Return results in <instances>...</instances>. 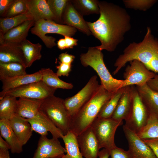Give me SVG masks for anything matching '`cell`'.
I'll return each instance as SVG.
<instances>
[{
  "label": "cell",
  "mask_w": 158,
  "mask_h": 158,
  "mask_svg": "<svg viewBox=\"0 0 158 158\" xmlns=\"http://www.w3.org/2000/svg\"><path fill=\"white\" fill-rule=\"evenodd\" d=\"M26 119L30 123L33 131L41 136H47L48 132L51 133L52 137L58 139L62 138L64 135L62 132L40 111L34 118Z\"/></svg>",
  "instance_id": "2e32d148"
},
{
  "label": "cell",
  "mask_w": 158,
  "mask_h": 158,
  "mask_svg": "<svg viewBox=\"0 0 158 158\" xmlns=\"http://www.w3.org/2000/svg\"><path fill=\"white\" fill-rule=\"evenodd\" d=\"M126 87V86L121 88L113 94L110 98L102 107L97 117L102 118H111Z\"/></svg>",
  "instance_id": "836d02e7"
},
{
  "label": "cell",
  "mask_w": 158,
  "mask_h": 158,
  "mask_svg": "<svg viewBox=\"0 0 158 158\" xmlns=\"http://www.w3.org/2000/svg\"><path fill=\"white\" fill-rule=\"evenodd\" d=\"M68 0H47L49 8L55 17L54 21L63 24L62 18L66 5Z\"/></svg>",
  "instance_id": "e575fe53"
},
{
  "label": "cell",
  "mask_w": 158,
  "mask_h": 158,
  "mask_svg": "<svg viewBox=\"0 0 158 158\" xmlns=\"http://www.w3.org/2000/svg\"><path fill=\"white\" fill-rule=\"evenodd\" d=\"M133 99V85L126 86L111 118L118 121H125L128 116Z\"/></svg>",
  "instance_id": "7402d4cb"
},
{
  "label": "cell",
  "mask_w": 158,
  "mask_h": 158,
  "mask_svg": "<svg viewBox=\"0 0 158 158\" xmlns=\"http://www.w3.org/2000/svg\"><path fill=\"white\" fill-rule=\"evenodd\" d=\"M33 20L29 13L10 18H0V36L3 35L7 31L22 24L25 22Z\"/></svg>",
  "instance_id": "f1b7e54d"
},
{
  "label": "cell",
  "mask_w": 158,
  "mask_h": 158,
  "mask_svg": "<svg viewBox=\"0 0 158 158\" xmlns=\"http://www.w3.org/2000/svg\"><path fill=\"white\" fill-rule=\"evenodd\" d=\"M17 102L16 97L8 95L0 99V119L9 120L16 114Z\"/></svg>",
  "instance_id": "1f68e13d"
},
{
  "label": "cell",
  "mask_w": 158,
  "mask_h": 158,
  "mask_svg": "<svg viewBox=\"0 0 158 158\" xmlns=\"http://www.w3.org/2000/svg\"><path fill=\"white\" fill-rule=\"evenodd\" d=\"M113 94L108 92L100 85L92 98L71 117L70 131L77 136L90 127L102 107Z\"/></svg>",
  "instance_id": "3957f363"
},
{
  "label": "cell",
  "mask_w": 158,
  "mask_h": 158,
  "mask_svg": "<svg viewBox=\"0 0 158 158\" xmlns=\"http://www.w3.org/2000/svg\"><path fill=\"white\" fill-rule=\"evenodd\" d=\"M43 100L20 97L18 100L16 114L29 119L36 116L40 111Z\"/></svg>",
  "instance_id": "603a6c76"
},
{
  "label": "cell",
  "mask_w": 158,
  "mask_h": 158,
  "mask_svg": "<svg viewBox=\"0 0 158 158\" xmlns=\"http://www.w3.org/2000/svg\"><path fill=\"white\" fill-rule=\"evenodd\" d=\"M135 87L149 113L158 116V91L151 89L147 83Z\"/></svg>",
  "instance_id": "cb8c5ba5"
},
{
  "label": "cell",
  "mask_w": 158,
  "mask_h": 158,
  "mask_svg": "<svg viewBox=\"0 0 158 158\" xmlns=\"http://www.w3.org/2000/svg\"><path fill=\"white\" fill-rule=\"evenodd\" d=\"M26 67L16 62H0V79L12 78L27 74Z\"/></svg>",
  "instance_id": "4dcf8cb0"
},
{
  "label": "cell",
  "mask_w": 158,
  "mask_h": 158,
  "mask_svg": "<svg viewBox=\"0 0 158 158\" xmlns=\"http://www.w3.org/2000/svg\"><path fill=\"white\" fill-rule=\"evenodd\" d=\"M110 156V151L103 148L99 151L98 157L99 158H109Z\"/></svg>",
  "instance_id": "bcb514c9"
},
{
  "label": "cell",
  "mask_w": 158,
  "mask_h": 158,
  "mask_svg": "<svg viewBox=\"0 0 158 158\" xmlns=\"http://www.w3.org/2000/svg\"><path fill=\"white\" fill-rule=\"evenodd\" d=\"M14 0H0V15L3 17Z\"/></svg>",
  "instance_id": "b9f144b4"
},
{
  "label": "cell",
  "mask_w": 158,
  "mask_h": 158,
  "mask_svg": "<svg viewBox=\"0 0 158 158\" xmlns=\"http://www.w3.org/2000/svg\"><path fill=\"white\" fill-rule=\"evenodd\" d=\"M149 113L143 103L136 87L133 85V99L129 114L125 125L136 133L146 124Z\"/></svg>",
  "instance_id": "9c48e42d"
},
{
  "label": "cell",
  "mask_w": 158,
  "mask_h": 158,
  "mask_svg": "<svg viewBox=\"0 0 158 158\" xmlns=\"http://www.w3.org/2000/svg\"><path fill=\"white\" fill-rule=\"evenodd\" d=\"M130 64L126 68L123 74V77L126 81L124 87L143 85L154 78L156 74L138 60H133L130 61Z\"/></svg>",
  "instance_id": "8fae6325"
},
{
  "label": "cell",
  "mask_w": 158,
  "mask_h": 158,
  "mask_svg": "<svg viewBox=\"0 0 158 158\" xmlns=\"http://www.w3.org/2000/svg\"><path fill=\"white\" fill-rule=\"evenodd\" d=\"M9 124L20 144L25 145L32 135L31 126L27 119L16 114L8 120Z\"/></svg>",
  "instance_id": "d6986e66"
},
{
  "label": "cell",
  "mask_w": 158,
  "mask_h": 158,
  "mask_svg": "<svg viewBox=\"0 0 158 158\" xmlns=\"http://www.w3.org/2000/svg\"><path fill=\"white\" fill-rule=\"evenodd\" d=\"M0 62L18 63L26 67L23 52L18 44L8 43L0 45Z\"/></svg>",
  "instance_id": "44dd1931"
},
{
  "label": "cell",
  "mask_w": 158,
  "mask_h": 158,
  "mask_svg": "<svg viewBox=\"0 0 158 158\" xmlns=\"http://www.w3.org/2000/svg\"><path fill=\"white\" fill-rule=\"evenodd\" d=\"M146 68L155 73H158V55L152 60Z\"/></svg>",
  "instance_id": "ee69618b"
},
{
  "label": "cell",
  "mask_w": 158,
  "mask_h": 158,
  "mask_svg": "<svg viewBox=\"0 0 158 158\" xmlns=\"http://www.w3.org/2000/svg\"><path fill=\"white\" fill-rule=\"evenodd\" d=\"M42 74L41 80L48 86L57 89H71L73 87L71 83L61 80L56 73L49 68H42L40 70Z\"/></svg>",
  "instance_id": "4316f807"
},
{
  "label": "cell",
  "mask_w": 158,
  "mask_h": 158,
  "mask_svg": "<svg viewBox=\"0 0 158 158\" xmlns=\"http://www.w3.org/2000/svg\"><path fill=\"white\" fill-rule=\"evenodd\" d=\"M66 49H73L74 46L78 45V40L71 37L66 36H64Z\"/></svg>",
  "instance_id": "7bdbcfd3"
},
{
  "label": "cell",
  "mask_w": 158,
  "mask_h": 158,
  "mask_svg": "<svg viewBox=\"0 0 158 158\" xmlns=\"http://www.w3.org/2000/svg\"><path fill=\"white\" fill-rule=\"evenodd\" d=\"M59 65L56 66V74L59 77L68 76L72 70V64H68L59 62Z\"/></svg>",
  "instance_id": "f35d334b"
},
{
  "label": "cell",
  "mask_w": 158,
  "mask_h": 158,
  "mask_svg": "<svg viewBox=\"0 0 158 158\" xmlns=\"http://www.w3.org/2000/svg\"><path fill=\"white\" fill-rule=\"evenodd\" d=\"M57 45L58 48L61 50L66 49L64 38H61L58 40Z\"/></svg>",
  "instance_id": "c3c4849f"
},
{
  "label": "cell",
  "mask_w": 158,
  "mask_h": 158,
  "mask_svg": "<svg viewBox=\"0 0 158 158\" xmlns=\"http://www.w3.org/2000/svg\"><path fill=\"white\" fill-rule=\"evenodd\" d=\"M75 58L74 55L67 53H61L59 55L58 57L59 62L68 64H72Z\"/></svg>",
  "instance_id": "60d3db41"
},
{
  "label": "cell",
  "mask_w": 158,
  "mask_h": 158,
  "mask_svg": "<svg viewBox=\"0 0 158 158\" xmlns=\"http://www.w3.org/2000/svg\"><path fill=\"white\" fill-rule=\"evenodd\" d=\"M62 139L65 145L66 154L61 158H83L79 147L77 136L71 131L64 135Z\"/></svg>",
  "instance_id": "83f0119b"
},
{
  "label": "cell",
  "mask_w": 158,
  "mask_h": 158,
  "mask_svg": "<svg viewBox=\"0 0 158 158\" xmlns=\"http://www.w3.org/2000/svg\"><path fill=\"white\" fill-rule=\"evenodd\" d=\"M62 21L63 24L75 28L88 36L92 35L87 21L75 8L70 0H68L64 9Z\"/></svg>",
  "instance_id": "9a60e30c"
},
{
  "label": "cell",
  "mask_w": 158,
  "mask_h": 158,
  "mask_svg": "<svg viewBox=\"0 0 158 158\" xmlns=\"http://www.w3.org/2000/svg\"><path fill=\"white\" fill-rule=\"evenodd\" d=\"M137 133L142 139L158 138V116L149 114L146 124Z\"/></svg>",
  "instance_id": "f546056e"
},
{
  "label": "cell",
  "mask_w": 158,
  "mask_h": 158,
  "mask_svg": "<svg viewBox=\"0 0 158 158\" xmlns=\"http://www.w3.org/2000/svg\"><path fill=\"white\" fill-rule=\"evenodd\" d=\"M70 0L75 8L83 16L100 14L98 0Z\"/></svg>",
  "instance_id": "d6a6232c"
},
{
  "label": "cell",
  "mask_w": 158,
  "mask_h": 158,
  "mask_svg": "<svg viewBox=\"0 0 158 158\" xmlns=\"http://www.w3.org/2000/svg\"><path fill=\"white\" fill-rule=\"evenodd\" d=\"M28 12L25 0H14L2 18H10Z\"/></svg>",
  "instance_id": "8d00e7d4"
},
{
  "label": "cell",
  "mask_w": 158,
  "mask_h": 158,
  "mask_svg": "<svg viewBox=\"0 0 158 158\" xmlns=\"http://www.w3.org/2000/svg\"><path fill=\"white\" fill-rule=\"evenodd\" d=\"M123 123V121L111 118L97 117L95 120L90 127L98 141L100 149L103 148L110 151L116 146L114 141L115 132Z\"/></svg>",
  "instance_id": "52a82bcc"
},
{
  "label": "cell",
  "mask_w": 158,
  "mask_h": 158,
  "mask_svg": "<svg viewBox=\"0 0 158 158\" xmlns=\"http://www.w3.org/2000/svg\"><path fill=\"white\" fill-rule=\"evenodd\" d=\"M56 90L48 86L41 80L9 91L4 94L3 97L6 95H8L16 98L25 97L43 100L54 95Z\"/></svg>",
  "instance_id": "30bf717a"
},
{
  "label": "cell",
  "mask_w": 158,
  "mask_h": 158,
  "mask_svg": "<svg viewBox=\"0 0 158 158\" xmlns=\"http://www.w3.org/2000/svg\"><path fill=\"white\" fill-rule=\"evenodd\" d=\"M111 158H132L128 150L116 146L110 150Z\"/></svg>",
  "instance_id": "74e56055"
},
{
  "label": "cell",
  "mask_w": 158,
  "mask_h": 158,
  "mask_svg": "<svg viewBox=\"0 0 158 158\" xmlns=\"http://www.w3.org/2000/svg\"><path fill=\"white\" fill-rule=\"evenodd\" d=\"M42 78V73L40 70L32 74L0 79L2 86V90L0 93V99L3 98L6 92L22 86L41 80Z\"/></svg>",
  "instance_id": "e0dca14e"
},
{
  "label": "cell",
  "mask_w": 158,
  "mask_h": 158,
  "mask_svg": "<svg viewBox=\"0 0 158 158\" xmlns=\"http://www.w3.org/2000/svg\"><path fill=\"white\" fill-rule=\"evenodd\" d=\"M0 150H10V147L5 140L0 135Z\"/></svg>",
  "instance_id": "7dc6e473"
},
{
  "label": "cell",
  "mask_w": 158,
  "mask_h": 158,
  "mask_svg": "<svg viewBox=\"0 0 158 158\" xmlns=\"http://www.w3.org/2000/svg\"><path fill=\"white\" fill-rule=\"evenodd\" d=\"M99 18L93 22L87 21L92 35L101 44L95 46L102 51H114L131 28V17L123 8L113 3L99 1Z\"/></svg>",
  "instance_id": "6da1fadb"
},
{
  "label": "cell",
  "mask_w": 158,
  "mask_h": 158,
  "mask_svg": "<svg viewBox=\"0 0 158 158\" xmlns=\"http://www.w3.org/2000/svg\"><path fill=\"white\" fill-rule=\"evenodd\" d=\"M40 111L66 135L70 131L71 116L66 110L64 99L54 95L43 100Z\"/></svg>",
  "instance_id": "5b68a950"
},
{
  "label": "cell",
  "mask_w": 158,
  "mask_h": 158,
  "mask_svg": "<svg viewBox=\"0 0 158 158\" xmlns=\"http://www.w3.org/2000/svg\"><path fill=\"white\" fill-rule=\"evenodd\" d=\"M157 55L158 39L152 34L150 27H147L143 40L138 43H130L118 56L114 64L116 68L113 74H116L126 63L135 60L140 61L147 67Z\"/></svg>",
  "instance_id": "7a4b0ae2"
},
{
  "label": "cell",
  "mask_w": 158,
  "mask_h": 158,
  "mask_svg": "<svg viewBox=\"0 0 158 158\" xmlns=\"http://www.w3.org/2000/svg\"><path fill=\"white\" fill-rule=\"evenodd\" d=\"M147 84L152 89L158 91V74L149 81Z\"/></svg>",
  "instance_id": "f6af8a7d"
},
{
  "label": "cell",
  "mask_w": 158,
  "mask_h": 158,
  "mask_svg": "<svg viewBox=\"0 0 158 158\" xmlns=\"http://www.w3.org/2000/svg\"><path fill=\"white\" fill-rule=\"evenodd\" d=\"M100 86L97 76L93 75L90 78L85 86L77 94L64 100L65 106L71 117L75 115L92 98Z\"/></svg>",
  "instance_id": "ba28073f"
},
{
  "label": "cell",
  "mask_w": 158,
  "mask_h": 158,
  "mask_svg": "<svg viewBox=\"0 0 158 158\" xmlns=\"http://www.w3.org/2000/svg\"><path fill=\"white\" fill-rule=\"evenodd\" d=\"M59 139L41 136L32 158H61L66 153Z\"/></svg>",
  "instance_id": "4fadbf2b"
},
{
  "label": "cell",
  "mask_w": 158,
  "mask_h": 158,
  "mask_svg": "<svg viewBox=\"0 0 158 158\" xmlns=\"http://www.w3.org/2000/svg\"><path fill=\"white\" fill-rule=\"evenodd\" d=\"M102 51L96 47H90L85 53L81 54L80 60L84 67L90 66L95 70L99 76L101 85L109 92L114 93L124 87L125 80H118L114 78L107 68L103 60Z\"/></svg>",
  "instance_id": "277c9868"
},
{
  "label": "cell",
  "mask_w": 158,
  "mask_h": 158,
  "mask_svg": "<svg viewBox=\"0 0 158 158\" xmlns=\"http://www.w3.org/2000/svg\"><path fill=\"white\" fill-rule=\"evenodd\" d=\"M81 153L85 158H97L100 150L98 141L91 127L77 136Z\"/></svg>",
  "instance_id": "5bb4252c"
},
{
  "label": "cell",
  "mask_w": 158,
  "mask_h": 158,
  "mask_svg": "<svg viewBox=\"0 0 158 158\" xmlns=\"http://www.w3.org/2000/svg\"><path fill=\"white\" fill-rule=\"evenodd\" d=\"M0 136L7 143L12 153L19 154L23 151L20 144L11 127L8 120L0 119Z\"/></svg>",
  "instance_id": "d4e9b609"
},
{
  "label": "cell",
  "mask_w": 158,
  "mask_h": 158,
  "mask_svg": "<svg viewBox=\"0 0 158 158\" xmlns=\"http://www.w3.org/2000/svg\"><path fill=\"white\" fill-rule=\"evenodd\" d=\"M126 8L146 11L151 8L157 2L156 0H123Z\"/></svg>",
  "instance_id": "d590c367"
},
{
  "label": "cell",
  "mask_w": 158,
  "mask_h": 158,
  "mask_svg": "<svg viewBox=\"0 0 158 158\" xmlns=\"http://www.w3.org/2000/svg\"><path fill=\"white\" fill-rule=\"evenodd\" d=\"M35 23L33 20H28L8 30L0 36V45L8 43L20 44L26 39L30 29Z\"/></svg>",
  "instance_id": "ac0fdd59"
},
{
  "label": "cell",
  "mask_w": 158,
  "mask_h": 158,
  "mask_svg": "<svg viewBox=\"0 0 158 158\" xmlns=\"http://www.w3.org/2000/svg\"><path fill=\"white\" fill-rule=\"evenodd\" d=\"M19 45L23 53L26 68L30 67L34 62L41 59L42 45L39 43L34 44L26 39Z\"/></svg>",
  "instance_id": "484cf974"
},
{
  "label": "cell",
  "mask_w": 158,
  "mask_h": 158,
  "mask_svg": "<svg viewBox=\"0 0 158 158\" xmlns=\"http://www.w3.org/2000/svg\"><path fill=\"white\" fill-rule=\"evenodd\" d=\"M0 158H10L9 151L0 150Z\"/></svg>",
  "instance_id": "681fc988"
},
{
  "label": "cell",
  "mask_w": 158,
  "mask_h": 158,
  "mask_svg": "<svg viewBox=\"0 0 158 158\" xmlns=\"http://www.w3.org/2000/svg\"><path fill=\"white\" fill-rule=\"evenodd\" d=\"M123 129L128 144V151L132 158H157L152 151L138 135L125 125Z\"/></svg>",
  "instance_id": "7c38bea8"
},
{
  "label": "cell",
  "mask_w": 158,
  "mask_h": 158,
  "mask_svg": "<svg viewBox=\"0 0 158 158\" xmlns=\"http://www.w3.org/2000/svg\"><path fill=\"white\" fill-rule=\"evenodd\" d=\"M30 30L31 33L39 37L46 46L51 48L56 45V38L53 37L46 35L47 33L61 35L64 36L72 37L77 31L75 28L57 23L54 21L42 19L35 22Z\"/></svg>",
  "instance_id": "8992f818"
},
{
  "label": "cell",
  "mask_w": 158,
  "mask_h": 158,
  "mask_svg": "<svg viewBox=\"0 0 158 158\" xmlns=\"http://www.w3.org/2000/svg\"><path fill=\"white\" fill-rule=\"evenodd\" d=\"M28 12L37 22L42 19L55 21L46 0H25ZM55 22V21H54Z\"/></svg>",
  "instance_id": "ffe728a7"
},
{
  "label": "cell",
  "mask_w": 158,
  "mask_h": 158,
  "mask_svg": "<svg viewBox=\"0 0 158 158\" xmlns=\"http://www.w3.org/2000/svg\"><path fill=\"white\" fill-rule=\"evenodd\" d=\"M142 140L151 148L157 158H158V138Z\"/></svg>",
  "instance_id": "ab89813d"
}]
</instances>
